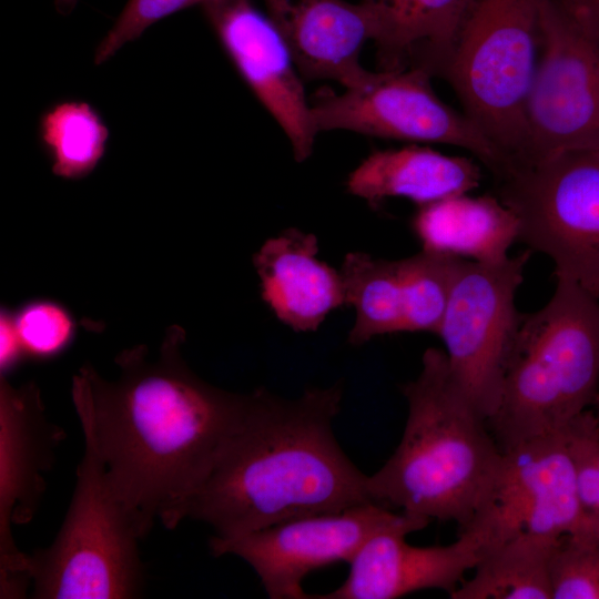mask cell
Masks as SVG:
<instances>
[{"instance_id": "obj_1", "label": "cell", "mask_w": 599, "mask_h": 599, "mask_svg": "<svg viewBox=\"0 0 599 599\" xmlns=\"http://www.w3.org/2000/svg\"><path fill=\"white\" fill-rule=\"evenodd\" d=\"M182 326L165 331L154 355L145 345L115 357L108 379L84 364L72 379L83 433L103 460L113 493L145 536L159 519L174 529L241 424L250 393L229 392L186 364Z\"/></svg>"}, {"instance_id": "obj_2", "label": "cell", "mask_w": 599, "mask_h": 599, "mask_svg": "<svg viewBox=\"0 0 599 599\" xmlns=\"http://www.w3.org/2000/svg\"><path fill=\"white\" fill-rule=\"evenodd\" d=\"M343 383L295 398L250 392L245 415L183 516L231 539L281 521L374 502L364 475L341 448L333 423Z\"/></svg>"}, {"instance_id": "obj_3", "label": "cell", "mask_w": 599, "mask_h": 599, "mask_svg": "<svg viewBox=\"0 0 599 599\" xmlns=\"http://www.w3.org/2000/svg\"><path fill=\"white\" fill-rule=\"evenodd\" d=\"M407 418L393 455L367 476L372 500L465 529L485 502L502 451L487 420L455 382L445 351L429 347L402 385Z\"/></svg>"}, {"instance_id": "obj_4", "label": "cell", "mask_w": 599, "mask_h": 599, "mask_svg": "<svg viewBox=\"0 0 599 599\" xmlns=\"http://www.w3.org/2000/svg\"><path fill=\"white\" fill-rule=\"evenodd\" d=\"M598 386L599 297L556 277L550 300L521 315L487 426L501 451L560 432L597 400Z\"/></svg>"}, {"instance_id": "obj_5", "label": "cell", "mask_w": 599, "mask_h": 599, "mask_svg": "<svg viewBox=\"0 0 599 599\" xmlns=\"http://www.w3.org/2000/svg\"><path fill=\"white\" fill-rule=\"evenodd\" d=\"M545 0H474L435 77L510 166L525 146V109L537 64Z\"/></svg>"}, {"instance_id": "obj_6", "label": "cell", "mask_w": 599, "mask_h": 599, "mask_svg": "<svg viewBox=\"0 0 599 599\" xmlns=\"http://www.w3.org/2000/svg\"><path fill=\"white\" fill-rule=\"evenodd\" d=\"M84 453L63 524L44 549L30 557L37 599H124L139 596L143 567L140 527L116 498L92 438Z\"/></svg>"}, {"instance_id": "obj_7", "label": "cell", "mask_w": 599, "mask_h": 599, "mask_svg": "<svg viewBox=\"0 0 599 599\" xmlns=\"http://www.w3.org/2000/svg\"><path fill=\"white\" fill-rule=\"evenodd\" d=\"M496 181L518 241L548 256L556 277L599 297V149L512 166Z\"/></svg>"}, {"instance_id": "obj_8", "label": "cell", "mask_w": 599, "mask_h": 599, "mask_svg": "<svg viewBox=\"0 0 599 599\" xmlns=\"http://www.w3.org/2000/svg\"><path fill=\"white\" fill-rule=\"evenodd\" d=\"M536 70L525 109L517 165L599 149V31L577 9L545 0Z\"/></svg>"}, {"instance_id": "obj_9", "label": "cell", "mask_w": 599, "mask_h": 599, "mask_svg": "<svg viewBox=\"0 0 599 599\" xmlns=\"http://www.w3.org/2000/svg\"><path fill=\"white\" fill-rule=\"evenodd\" d=\"M419 68L369 71L341 94L322 90L311 102L318 132L347 130L407 142L440 143L469 151L497 179L510 167L506 156L466 116L435 93Z\"/></svg>"}, {"instance_id": "obj_10", "label": "cell", "mask_w": 599, "mask_h": 599, "mask_svg": "<svg viewBox=\"0 0 599 599\" xmlns=\"http://www.w3.org/2000/svg\"><path fill=\"white\" fill-rule=\"evenodd\" d=\"M529 254L525 251L498 263L459 257L436 334L455 382L486 420L498 406L521 319L516 294Z\"/></svg>"}, {"instance_id": "obj_11", "label": "cell", "mask_w": 599, "mask_h": 599, "mask_svg": "<svg viewBox=\"0 0 599 599\" xmlns=\"http://www.w3.org/2000/svg\"><path fill=\"white\" fill-rule=\"evenodd\" d=\"M467 528L484 538L486 552L521 532L552 538L599 532V520L580 499L565 428L502 450L491 489Z\"/></svg>"}, {"instance_id": "obj_12", "label": "cell", "mask_w": 599, "mask_h": 599, "mask_svg": "<svg viewBox=\"0 0 599 599\" xmlns=\"http://www.w3.org/2000/svg\"><path fill=\"white\" fill-rule=\"evenodd\" d=\"M415 517L376 502L339 511L296 517L245 534L212 537L213 556L233 555L255 571L271 599H308L302 582L314 570L349 562L377 531Z\"/></svg>"}, {"instance_id": "obj_13", "label": "cell", "mask_w": 599, "mask_h": 599, "mask_svg": "<svg viewBox=\"0 0 599 599\" xmlns=\"http://www.w3.org/2000/svg\"><path fill=\"white\" fill-rule=\"evenodd\" d=\"M64 430L47 414L33 382L0 379V598H21L31 581L30 557L16 545L12 526L32 520L45 490Z\"/></svg>"}, {"instance_id": "obj_14", "label": "cell", "mask_w": 599, "mask_h": 599, "mask_svg": "<svg viewBox=\"0 0 599 599\" xmlns=\"http://www.w3.org/2000/svg\"><path fill=\"white\" fill-rule=\"evenodd\" d=\"M458 258L423 250L393 261L346 254L341 274L346 305L356 313L347 342L359 346L386 334H437Z\"/></svg>"}, {"instance_id": "obj_15", "label": "cell", "mask_w": 599, "mask_h": 599, "mask_svg": "<svg viewBox=\"0 0 599 599\" xmlns=\"http://www.w3.org/2000/svg\"><path fill=\"white\" fill-rule=\"evenodd\" d=\"M204 16L237 72L306 160L317 131L294 57L277 27L251 0H211Z\"/></svg>"}, {"instance_id": "obj_16", "label": "cell", "mask_w": 599, "mask_h": 599, "mask_svg": "<svg viewBox=\"0 0 599 599\" xmlns=\"http://www.w3.org/2000/svg\"><path fill=\"white\" fill-rule=\"evenodd\" d=\"M429 521L415 516L377 531L348 562V576L338 588L308 595V599H395L425 589H441L450 595L479 562L486 544L474 530L464 529L449 545H409L406 537Z\"/></svg>"}, {"instance_id": "obj_17", "label": "cell", "mask_w": 599, "mask_h": 599, "mask_svg": "<svg viewBox=\"0 0 599 599\" xmlns=\"http://www.w3.org/2000/svg\"><path fill=\"white\" fill-rule=\"evenodd\" d=\"M304 79L335 80L344 88L369 71L359 62L366 41L383 34L378 13L345 0H264Z\"/></svg>"}, {"instance_id": "obj_18", "label": "cell", "mask_w": 599, "mask_h": 599, "mask_svg": "<svg viewBox=\"0 0 599 599\" xmlns=\"http://www.w3.org/2000/svg\"><path fill=\"white\" fill-rule=\"evenodd\" d=\"M317 254L314 234L287 229L253 256L263 301L295 332L316 331L331 312L347 306L341 271Z\"/></svg>"}, {"instance_id": "obj_19", "label": "cell", "mask_w": 599, "mask_h": 599, "mask_svg": "<svg viewBox=\"0 0 599 599\" xmlns=\"http://www.w3.org/2000/svg\"><path fill=\"white\" fill-rule=\"evenodd\" d=\"M480 181V166L471 158L408 145L373 152L348 175L346 185L369 204L405 197L422 206L469 193Z\"/></svg>"}, {"instance_id": "obj_20", "label": "cell", "mask_w": 599, "mask_h": 599, "mask_svg": "<svg viewBox=\"0 0 599 599\" xmlns=\"http://www.w3.org/2000/svg\"><path fill=\"white\" fill-rule=\"evenodd\" d=\"M518 219L498 196H448L418 206L412 229L422 250L480 263L508 258Z\"/></svg>"}, {"instance_id": "obj_21", "label": "cell", "mask_w": 599, "mask_h": 599, "mask_svg": "<svg viewBox=\"0 0 599 599\" xmlns=\"http://www.w3.org/2000/svg\"><path fill=\"white\" fill-rule=\"evenodd\" d=\"M379 16L384 70L419 68L430 77L451 51L474 0H361Z\"/></svg>"}, {"instance_id": "obj_22", "label": "cell", "mask_w": 599, "mask_h": 599, "mask_svg": "<svg viewBox=\"0 0 599 599\" xmlns=\"http://www.w3.org/2000/svg\"><path fill=\"white\" fill-rule=\"evenodd\" d=\"M559 538L521 532L489 549L451 599H552L550 566Z\"/></svg>"}, {"instance_id": "obj_23", "label": "cell", "mask_w": 599, "mask_h": 599, "mask_svg": "<svg viewBox=\"0 0 599 599\" xmlns=\"http://www.w3.org/2000/svg\"><path fill=\"white\" fill-rule=\"evenodd\" d=\"M39 139L51 159L52 172L77 180L90 174L103 158L109 129L87 101L64 100L41 114Z\"/></svg>"}, {"instance_id": "obj_24", "label": "cell", "mask_w": 599, "mask_h": 599, "mask_svg": "<svg viewBox=\"0 0 599 599\" xmlns=\"http://www.w3.org/2000/svg\"><path fill=\"white\" fill-rule=\"evenodd\" d=\"M550 579L552 599H599V532L560 537Z\"/></svg>"}, {"instance_id": "obj_25", "label": "cell", "mask_w": 599, "mask_h": 599, "mask_svg": "<svg viewBox=\"0 0 599 599\" xmlns=\"http://www.w3.org/2000/svg\"><path fill=\"white\" fill-rule=\"evenodd\" d=\"M12 314L26 355L38 358L58 355L74 336L75 324L72 316L54 302H30Z\"/></svg>"}, {"instance_id": "obj_26", "label": "cell", "mask_w": 599, "mask_h": 599, "mask_svg": "<svg viewBox=\"0 0 599 599\" xmlns=\"http://www.w3.org/2000/svg\"><path fill=\"white\" fill-rule=\"evenodd\" d=\"M209 1L211 0H129L98 44L94 63L105 62L158 21L193 6L202 7Z\"/></svg>"}, {"instance_id": "obj_27", "label": "cell", "mask_w": 599, "mask_h": 599, "mask_svg": "<svg viewBox=\"0 0 599 599\" xmlns=\"http://www.w3.org/2000/svg\"><path fill=\"white\" fill-rule=\"evenodd\" d=\"M585 509L599 520V417L586 410L566 427Z\"/></svg>"}, {"instance_id": "obj_28", "label": "cell", "mask_w": 599, "mask_h": 599, "mask_svg": "<svg viewBox=\"0 0 599 599\" xmlns=\"http://www.w3.org/2000/svg\"><path fill=\"white\" fill-rule=\"evenodd\" d=\"M1 351L0 367L1 375L12 368L20 358L26 355L21 346L14 322L13 314L7 309L1 311Z\"/></svg>"}, {"instance_id": "obj_29", "label": "cell", "mask_w": 599, "mask_h": 599, "mask_svg": "<svg viewBox=\"0 0 599 599\" xmlns=\"http://www.w3.org/2000/svg\"><path fill=\"white\" fill-rule=\"evenodd\" d=\"M585 14L599 31V0H560Z\"/></svg>"}, {"instance_id": "obj_30", "label": "cell", "mask_w": 599, "mask_h": 599, "mask_svg": "<svg viewBox=\"0 0 599 599\" xmlns=\"http://www.w3.org/2000/svg\"><path fill=\"white\" fill-rule=\"evenodd\" d=\"M596 402H597V404H598V417H599V395H598V397H597V400H596Z\"/></svg>"}]
</instances>
